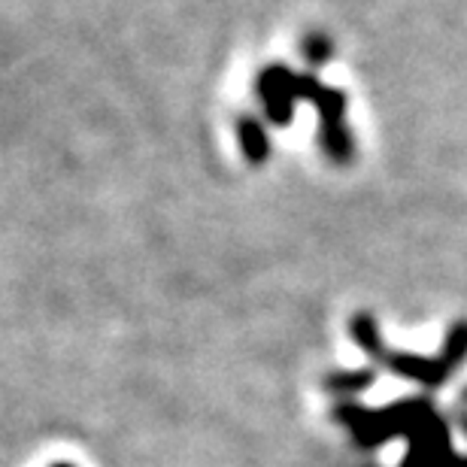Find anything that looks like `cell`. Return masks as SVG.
Segmentation results:
<instances>
[{
  "instance_id": "obj_1",
  "label": "cell",
  "mask_w": 467,
  "mask_h": 467,
  "mask_svg": "<svg viewBox=\"0 0 467 467\" xmlns=\"http://www.w3.org/2000/svg\"><path fill=\"white\" fill-rule=\"evenodd\" d=\"M295 95L297 100L301 98L313 100L322 116V149L328 152L331 161L347 164L352 158V137L347 130V121H343V113H347V98H343V91L325 88L310 73H295Z\"/></svg>"
},
{
  "instance_id": "obj_2",
  "label": "cell",
  "mask_w": 467,
  "mask_h": 467,
  "mask_svg": "<svg viewBox=\"0 0 467 467\" xmlns=\"http://www.w3.org/2000/svg\"><path fill=\"white\" fill-rule=\"evenodd\" d=\"M258 100L261 107H265L267 119L274 121V125H288L295 116V73L283 67V64H274V67L261 70L258 77Z\"/></svg>"
},
{
  "instance_id": "obj_3",
  "label": "cell",
  "mask_w": 467,
  "mask_h": 467,
  "mask_svg": "<svg viewBox=\"0 0 467 467\" xmlns=\"http://www.w3.org/2000/svg\"><path fill=\"white\" fill-rule=\"evenodd\" d=\"M379 364H386L395 377L413 379V382H419V386H425V389L443 386L446 377H450V370H446V364L441 358H425V355H413V352H391L389 349L379 358Z\"/></svg>"
},
{
  "instance_id": "obj_4",
  "label": "cell",
  "mask_w": 467,
  "mask_h": 467,
  "mask_svg": "<svg viewBox=\"0 0 467 467\" xmlns=\"http://www.w3.org/2000/svg\"><path fill=\"white\" fill-rule=\"evenodd\" d=\"M377 382V368H358V370H331L325 377V389L334 391V395L352 398L361 395L364 389H370Z\"/></svg>"
},
{
  "instance_id": "obj_5",
  "label": "cell",
  "mask_w": 467,
  "mask_h": 467,
  "mask_svg": "<svg viewBox=\"0 0 467 467\" xmlns=\"http://www.w3.org/2000/svg\"><path fill=\"white\" fill-rule=\"evenodd\" d=\"M237 137H240L243 155H246L252 164L265 161L267 152H270V140H267V130L261 128L255 119H240L237 121Z\"/></svg>"
},
{
  "instance_id": "obj_6",
  "label": "cell",
  "mask_w": 467,
  "mask_h": 467,
  "mask_svg": "<svg viewBox=\"0 0 467 467\" xmlns=\"http://www.w3.org/2000/svg\"><path fill=\"white\" fill-rule=\"evenodd\" d=\"M349 334H352V340L377 361L386 355V347H382V337H379V325L370 313H355L349 322Z\"/></svg>"
},
{
  "instance_id": "obj_7",
  "label": "cell",
  "mask_w": 467,
  "mask_h": 467,
  "mask_svg": "<svg viewBox=\"0 0 467 467\" xmlns=\"http://www.w3.org/2000/svg\"><path fill=\"white\" fill-rule=\"evenodd\" d=\"M464 358H467V322H455L443 340L441 361L446 364V370H455Z\"/></svg>"
},
{
  "instance_id": "obj_8",
  "label": "cell",
  "mask_w": 467,
  "mask_h": 467,
  "mask_svg": "<svg viewBox=\"0 0 467 467\" xmlns=\"http://www.w3.org/2000/svg\"><path fill=\"white\" fill-rule=\"evenodd\" d=\"M304 58L310 61V64H325L331 58V43H328V36H322V34H310L304 40Z\"/></svg>"
},
{
  "instance_id": "obj_9",
  "label": "cell",
  "mask_w": 467,
  "mask_h": 467,
  "mask_svg": "<svg viewBox=\"0 0 467 467\" xmlns=\"http://www.w3.org/2000/svg\"><path fill=\"white\" fill-rule=\"evenodd\" d=\"M446 467H467V459H459V455H455V459L446 464Z\"/></svg>"
},
{
  "instance_id": "obj_10",
  "label": "cell",
  "mask_w": 467,
  "mask_h": 467,
  "mask_svg": "<svg viewBox=\"0 0 467 467\" xmlns=\"http://www.w3.org/2000/svg\"><path fill=\"white\" fill-rule=\"evenodd\" d=\"M52 467H77V464H70V462H58V464H52Z\"/></svg>"
},
{
  "instance_id": "obj_11",
  "label": "cell",
  "mask_w": 467,
  "mask_h": 467,
  "mask_svg": "<svg viewBox=\"0 0 467 467\" xmlns=\"http://www.w3.org/2000/svg\"><path fill=\"white\" fill-rule=\"evenodd\" d=\"M464 400H467V391H464Z\"/></svg>"
}]
</instances>
